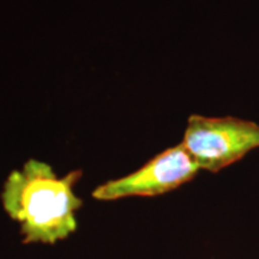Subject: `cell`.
Segmentation results:
<instances>
[{"instance_id": "2", "label": "cell", "mask_w": 259, "mask_h": 259, "mask_svg": "<svg viewBox=\"0 0 259 259\" xmlns=\"http://www.w3.org/2000/svg\"><path fill=\"white\" fill-rule=\"evenodd\" d=\"M181 144L199 169L219 173L259 148V124L234 116L192 114Z\"/></svg>"}, {"instance_id": "3", "label": "cell", "mask_w": 259, "mask_h": 259, "mask_svg": "<svg viewBox=\"0 0 259 259\" xmlns=\"http://www.w3.org/2000/svg\"><path fill=\"white\" fill-rule=\"evenodd\" d=\"M199 170L180 143L157 154L134 173L96 187L92 196L105 202L126 197L160 196L190 183Z\"/></svg>"}, {"instance_id": "1", "label": "cell", "mask_w": 259, "mask_h": 259, "mask_svg": "<svg viewBox=\"0 0 259 259\" xmlns=\"http://www.w3.org/2000/svg\"><path fill=\"white\" fill-rule=\"evenodd\" d=\"M82 176L77 169L59 178L50 164L34 158L9 174L0 198L9 218L21 226L24 244L53 245L76 232L83 200L73 189Z\"/></svg>"}]
</instances>
